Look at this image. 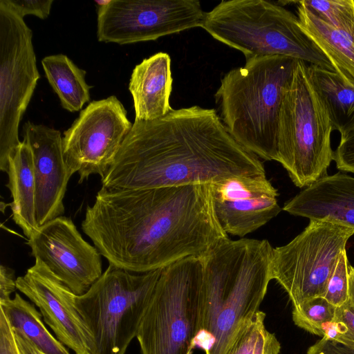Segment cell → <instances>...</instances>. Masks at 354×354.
<instances>
[{
    "instance_id": "cell-36",
    "label": "cell",
    "mask_w": 354,
    "mask_h": 354,
    "mask_svg": "<svg viewBox=\"0 0 354 354\" xmlns=\"http://www.w3.org/2000/svg\"><path fill=\"white\" fill-rule=\"evenodd\" d=\"M110 1H111V0H108V1L95 0V1H94L95 3L96 4V6L97 8L106 6L108 3H109Z\"/></svg>"
},
{
    "instance_id": "cell-22",
    "label": "cell",
    "mask_w": 354,
    "mask_h": 354,
    "mask_svg": "<svg viewBox=\"0 0 354 354\" xmlns=\"http://www.w3.org/2000/svg\"><path fill=\"white\" fill-rule=\"evenodd\" d=\"M46 78L57 95L62 106L69 112L81 110L90 100L86 71L64 54L52 55L41 60Z\"/></svg>"
},
{
    "instance_id": "cell-19",
    "label": "cell",
    "mask_w": 354,
    "mask_h": 354,
    "mask_svg": "<svg viewBox=\"0 0 354 354\" xmlns=\"http://www.w3.org/2000/svg\"><path fill=\"white\" fill-rule=\"evenodd\" d=\"M12 201V219L28 239L38 229L36 221V185L30 147L24 140L10 156L7 171Z\"/></svg>"
},
{
    "instance_id": "cell-24",
    "label": "cell",
    "mask_w": 354,
    "mask_h": 354,
    "mask_svg": "<svg viewBox=\"0 0 354 354\" xmlns=\"http://www.w3.org/2000/svg\"><path fill=\"white\" fill-rule=\"evenodd\" d=\"M266 313L258 310L238 330L225 354H279L281 344L265 327Z\"/></svg>"
},
{
    "instance_id": "cell-4",
    "label": "cell",
    "mask_w": 354,
    "mask_h": 354,
    "mask_svg": "<svg viewBox=\"0 0 354 354\" xmlns=\"http://www.w3.org/2000/svg\"><path fill=\"white\" fill-rule=\"evenodd\" d=\"M297 61L280 55L246 60L223 77L215 94L231 136L266 160H277L279 111Z\"/></svg>"
},
{
    "instance_id": "cell-15",
    "label": "cell",
    "mask_w": 354,
    "mask_h": 354,
    "mask_svg": "<svg viewBox=\"0 0 354 354\" xmlns=\"http://www.w3.org/2000/svg\"><path fill=\"white\" fill-rule=\"evenodd\" d=\"M17 289L36 305L57 339L75 354H90L75 295L40 260L16 279Z\"/></svg>"
},
{
    "instance_id": "cell-3",
    "label": "cell",
    "mask_w": 354,
    "mask_h": 354,
    "mask_svg": "<svg viewBox=\"0 0 354 354\" xmlns=\"http://www.w3.org/2000/svg\"><path fill=\"white\" fill-rule=\"evenodd\" d=\"M267 240L227 239L202 258L203 317L196 346L225 354L241 326L258 310L272 279Z\"/></svg>"
},
{
    "instance_id": "cell-34",
    "label": "cell",
    "mask_w": 354,
    "mask_h": 354,
    "mask_svg": "<svg viewBox=\"0 0 354 354\" xmlns=\"http://www.w3.org/2000/svg\"><path fill=\"white\" fill-rule=\"evenodd\" d=\"M13 333L19 354H45L39 351L21 333L15 330H13Z\"/></svg>"
},
{
    "instance_id": "cell-9",
    "label": "cell",
    "mask_w": 354,
    "mask_h": 354,
    "mask_svg": "<svg viewBox=\"0 0 354 354\" xmlns=\"http://www.w3.org/2000/svg\"><path fill=\"white\" fill-rule=\"evenodd\" d=\"M354 229L340 223L312 220L285 245L273 249L272 279L288 293L292 306L324 297L329 279Z\"/></svg>"
},
{
    "instance_id": "cell-13",
    "label": "cell",
    "mask_w": 354,
    "mask_h": 354,
    "mask_svg": "<svg viewBox=\"0 0 354 354\" xmlns=\"http://www.w3.org/2000/svg\"><path fill=\"white\" fill-rule=\"evenodd\" d=\"M27 244L32 256L42 261L76 295L86 292L102 274V255L66 216H58L39 226Z\"/></svg>"
},
{
    "instance_id": "cell-25",
    "label": "cell",
    "mask_w": 354,
    "mask_h": 354,
    "mask_svg": "<svg viewBox=\"0 0 354 354\" xmlns=\"http://www.w3.org/2000/svg\"><path fill=\"white\" fill-rule=\"evenodd\" d=\"M298 2L354 41V1L302 0Z\"/></svg>"
},
{
    "instance_id": "cell-27",
    "label": "cell",
    "mask_w": 354,
    "mask_h": 354,
    "mask_svg": "<svg viewBox=\"0 0 354 354\" xmlns=\"http://www.w3.org/2000/svg\"><path fill=\"white\" fill-rule=\"evenodd\" d=\"M351 265L346 250L339 256L336 267L329 279L324 298L338 308L348 300V274Z\"/></svg>"
},
{
    "instance_id": "cell-17",
    "label": "cell",
    "mask_w": 354,
    "mask_h": 354,
    "mask_svg": "<svg viewBox=\"0 0 354 354\" xmlns=\"http://www.w3.org/2000/svg\"><path fill=\"white\" fill-rule=\"evenodd\" d=\"M283 209L312 220L340 223L354 229V177L326 175L287 201Z\"/></svg>"
},
{
    "instance_id": "cell-23",
    "label": "cell",
    "mask_w": 354,
    "mask_h": 354,
    "mask_svg": "<svg viewBox=\"0 0 354 354\" xmlns=\"http://www.w3.org/2000/svg\"><path fill=\"white\" fill-rule=\"evenodd\" d=\"M11 328L25 336L45 354H70L66 347L48 330L42 315L34 305L15 293L13 299L0 304Z\"/></svg>"
},
{
    "instance_id": "cell-10",
    "label": "cell",
    "mask_w": 354,
    "mask_h": 354,
    "mask_svg": "<svg viewBox=\"0 0 354 354\" xmlns=\"http://www.w3.org/2000/svg\"><path fill=\"white\" fill-rule=\"evenodd\" d=\"M40 77L32 32L0 0V169L7 173L10 156L21 141L19 126Z\"/></svg>"
},
{
    "instance_id": "cell-20",
    "label": "cell",
    "mask_w": 354,
    "mask_h": 354,
    "mask_svg": "<svg viewBox=\"0 0 354 354\" xmlns=\"http://www.w3.org/2000/svg\"><path fill=\"white\" fill-rule=\"evenodd\" d=\"M297 14L305 33L326 56L337 73L354 86V41L325 22L298 1Z\"/></svg>"
},
{
    "instance_id": "cell-18",
    "label": "cell",
    "mask_w": 354,
    "mask_h": 354,
    "mask_svg": "<svg viewBox=\"0 0 354 354\" xmlns=\"http://www.w3.org/2000/svg\"><path fill=\"white\" fill-rule=\"evenodd\" d=\"M172 82L171 59L166 53H156L135 66L129 84L135 120H154L172 109L169 104Z\"/></svg>"
},
{
    "instance_id": "cell-14",
    "label": "cell",
    "mask_w": 354,
    "mask_h": 354,
    "mask_svg": "<svg viewBox=\"0 0 354 354\" xmlns=\"http://www.w3.org/2000/svg\"><path fill=\"white\" fill-rule=\"evenodd\" d=\"M214 207L227 233L243 237L266 224L281 210L277 190L266 174L227 178L212 184Z\"/></svg>"
},
{
    "instance_id": "cell-2",
    "label": "cell",
    "mask_w": 354,
    "mask_h": 354,
    "mask_svg": "<svg viewBox=\"0 0 354 354\" xmlns=\"http://www.w3.org/2000/svg\"><path fill=\"white\" fill-rule=\"evenodd\" d=\"M263 174L258 156L231 136L216 110L194 105L135 120L101 181L106 188L140 189Z\"/></svg>"
},
{
    "instance_id": "cell-12",
    "label": "cell",
    "mask_w": 354,
    "mask_h": 354,
    "mask_svg": "<svg viewBox=\"0 0 354 354\" xmlns=\"http://www.w3.org/2000/svg\"><path fill=\"white\" fill-rule=\"evenodd\" d=\"M97 15L98 41L124 45L201 27L205 12L197 0H111Z\"/></svg>"
},
{
    "instance_id": "cell-11",
    "label": "cell",
    "mask_w": 354,
    "mask_h": 354,
    "mask_svg": "<svg viewBox=\"0 0 354 354\" xmlns=\"http://www.w3.org/2000/svg\"><path fill=\"white\" fill-rule=\"evenodd\" d=\"M133 124L115 95L92 101L64 132L63 155L81 183L91 175L104 176Z\"/></svg>"
},
{
    "instance_id": "cell-26",
    "label": "cell",
    "mask_w": 354,
    "mask_h": 354,
    "mask_svg": "<svg viewBox=\"0 0 354 354\" xmlns=\"http://www.w3.org/2000/svg\"><path fill=\"white\" fill-rule=\"evenodd\" d=\"M336 309L324 297H315L293 307L292 320L298 327L323 337L326 325L335 319Z\"/></svg>"
},
{
    "instance_id": "cell-7",
    "label": "cell",
    "mask_w": 354,
    "mask_h": 354,
    "mask_svg": "<svg viewBox=\"0 0 354 354\" xmlns=\"http://www.w3.org/2000/svg\"><path fill=\"white\" fill-rule=\"evenodd\" d=\"M333 128L308 73L297 60L283 91L277 133V162L292 183L305 188L327 175L334 158L330 144Z\"/></svg>"
},
{
    "instance_id": "cell-35",
    "label": "cell",
    "mask_w": 354,
    "mask_h": 354,
    "mask_svg": "<svg viewBox=\"0 0 354 354\" xmlns=\"http://www.w3.org/2000/svg\"><path fill=\"white\" fill-rule=\"evenodd\" d=\"M348 302L354 306V267L351 266L348 274Z\"/></svg>"
},
{
    "instance_id": "cell-29",
    "label": "cell",
    "mask_w": 354,
    "mask_h": 354,
    "mask_svg": "<svg viewBox=\"0 0 354 354\" xmlns=\"http://www.w3.org/2000/svg\"><path fill=\"white\" fill-rule=\"evenodd\" d=\"M333 160L338 169L354 174V128L340 134Z\"/></svg>"
},
{
    "instance_id": "cell-16",
    "label": "cell",
    "mask_w": 354,
    "mask_h": 354,
    "mask_svg": "<svg viewBox=\"0 0 354 354\" xmlns=\"http://www.w3.org/2000/svg\"><path fill=\"white\" fill-rule=\"evenodd\" d=\"M23 131L33 158L39 227L64 213L63 200L72 175L64 158L59 131L31 122L24 124Z\"/></svg>"
},
{
    "instance_id": "cell-28",
    "label": "cell",
    "mask_w": 354,
    "mask_h": 354,
    "mask_svg": "<svg viewBox=\"0 0 354 354\" xmlns=\"http://www.w3.org/2000/svg\"><path fill=\"white\" fill-rule=\"evenodd\" d=\"M324 337L354 347V306L348 301L337 308L333 322L325 328Z\"/></svg>"
},
{
    "instance_id": "cell-21",
    "label": "cell",
    "mask_w": 354,
    "mask_h": 354,
    "mask_svg": "<svg viewBox=\"0 0 354 354\" xmlns=\"http://www.w3.org/2000/svg\"><path fill=\"white\" fill-rule=\"evenodd\" d=\"M308 73L333 129L342 134L354 128V86L337 73L314 65L308 64Z\"/></svg>"
},
{
    "instance_id": "cell-30",
    "label": "cell",
    "mask_w": 354,
    "mask_h": 354,
    "mask_svg": "<svg viewBox=\"0 0 354 354\" xmlns=\"http://www.w3.org/2000/svg\"><path fill=\"white\" fill-rule=\"evenodd\" d=\"M5 3L19 16L32 15L41 19H46L50 13L53 0H4Z\"/></svg>"
},
{
    "instance_id": "cell-32",
    "label": "cell",
    "mask_w": 354,
    "mask_h": 354,
    "mask_svg": "<svg viewBox=\"0 0 354 354\" xmlns=\"http://www.w3.org/2000/svg\"><path fill=\"white\" fill-rule=\"evenodd\" d=\"M0 354H19L12 329L0 310Z\"/></svg>"
},
{
    "instance_id": "cell-31",
    "label": "cell",
    "mask_w": 354,
    "mask_h": 354,
    "mask_svg": "<svg viewBox=\"0 0 354 354\" xmlns=\"http://www.w3.org/2000/svg\"><path fill=\"white\" fill-rule=\"evenodd\" d=\"M306 354H354V347L323 337L308 348Z\"/></svg>"
},
{
    "instance_id": "cell-8",
    "label": "cell",
    "mask_w": 354,
    "mask_h": 354,
    "mask_svg": "<svg viewBox=\"0 0 354 354\" xmlns=\"http://www.w3.org/2000/svg\"><path fill=\"white\" fill-rule=\"evenodd\" d=\"M203 264L189 257L162 268L136 338L142 354H191L201 329Z\"/></svg>"
},
{
    "instance_id": "cell-1",
    "label": "cell",
    "mask_w": 354,
    "mask_h": 354,
    "mask_svg": "<svg viewBox=\"0 0 354 354\" xmlns=\"http://www.w3.org/2000/svg\"><path fill=\"white\" fill-rule=\"evenodd\" d=\"M82 229L109 264L135 273L201 257L229 239L215 213L212 184L102 187Z\"/></svg>"
},
{
    "instance_id": "cell-6",
    "label": "cell",
    "mask_w": 354,
    "mask_h": 354,
    "mask_svg": "<svg viewBox=\"0 0 354 354\" xmlns=\"http://www.w3.org/2000/svg\"><path fill=\"white\" fill-rule=\"evenodd\" d=\"M162 268L135 273L109 264L75 297L90 354H124L136 337Z\"/></svg>"
},
{
    "instance_id": "cell-5",
    "label": "cell",
    "mask_w": 354,
    "mask_h": 354,
    "mask_svg": "<svg viewBox=\"0 0 354 354\" xmlns=\"http://www.w3.org/2000/svg\"><path fill=\"white\" fill-rule=\"evenodd\" d=\"M201 28L215 39L242 52L245 60L286 56L336 72L302 30L297 17L273 1H222L205 12Z\"/></svg>"
},
{
    "instance_id": "cell-33",
    "label": "cell",
    "mask_w": 354,
    "mask_h": 354,
    "mask_svg": "<svg viewBox=\"0 0 354 354\" xmlns=\"http://www.w3.org/2000/svg\"><path fill=\"white\" fill-rule=\"evenodd\" d=\"M16 288V279L13 270L1 265L0 268V304L11 299L10 295Z\"/></svg>"
}]
</instances>
